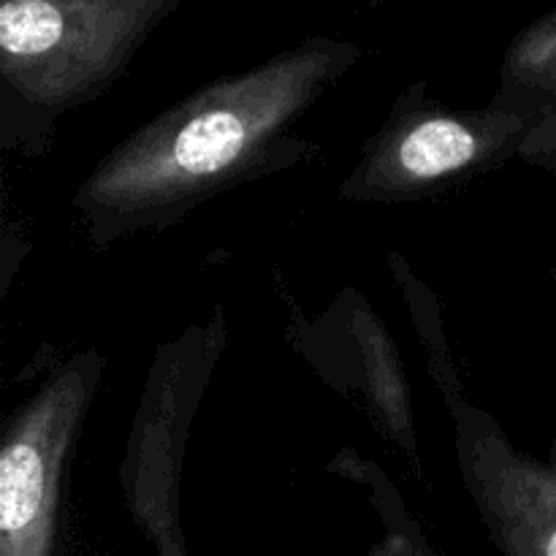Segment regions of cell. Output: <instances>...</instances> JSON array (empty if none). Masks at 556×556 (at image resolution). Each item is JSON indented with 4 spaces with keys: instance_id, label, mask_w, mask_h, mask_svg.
<instances>
[{
    "instance_id": "6da1fadb",
    "label": "cell",
    "mask_w": 556,
    "mask_h": 556,
    "mask_svg": "<svg viewBox=\"0 0 556 556\" xmlns=\"http://www.w3.org/2000/svg\"><path fill=\"white\" fill-rule=\"evenodd\" d=\"M364 58L345 38L313 36L220 76L114 144L74 193L96 248L157 233L220 193L304 161L318 144L304 114Z\"/></svg>"
},
{
    "instance_id": "7a4b0ae2",
    "label": "cell",
    "mask_w": 556,
    "mask_h": 556,
    "mask_svg": "<svg viewBox=\"0 0 556 556\" xmlns=\"http://www.w3.org/2000/svg\"><path fill=\"white\" fill-rule=\"evenodd\" d=\"M185 0H0L3 106L58 117L98 101Z\"/></svg>"
},
{
    "instance_id": "3957f363",
    "label": "cell",
    "mask_w": 556,
    "mask_h": 556,
    "mask_svg": "<svg viewBox=\"0 0 556 556\" xmlns=\"http://www.w3.org/2000/svg\"><path fill=\"white\" fill-rule=\"evenodd\" d=\"M541 117L508 103L451 109L410 85L369 136L340 199L353 204H416L454 195L525 152Z\"/></svg>"
},
{
    "instance_id": "277c9868",
    "label": "cell",
    "mask_w": 556,
    "mask_h": 556,
    "mask_svg": "<svg viewBox=\"0 0 556 556\" xmlns=\"http://www.w3.org/2000/svg\"><path fill=\"white\" fill-rule=\"evenodd\" d=\"M106 362L79 351L11 413L0 445V556H58L68 519L71 462Z\"/></svg>"
},
{
    "instance_id": "5b68a950",
    "label": "cell",
    "mask_w": 556,
    "mask_h": 556,
    "mask_svg": "<svg viewBox=\"0 0 556 556\" xmlns=\"http://www.w3.org/2000/svg\"><path fill=\"white\" fill-rule=\"evenodd\" d=\"M418 331L432 353L434 380L454 424L456 462L467 494L503 556H556V438L546 456L516 448L497 418L462 394L429 293L416 282Z\"/></svg>"
},
{
    "instance_id": "8992f818",
    "label": "cell",
    "mask_w": 556,
    "mask_h": 556,
    "mask_svg": "<svg viewBox=\"0 0 556 556\" xmlns=\"http://www.w3.org/2000/svg\"><path fill=\"white\" fill-rule=\"evenodd\" d=\"M226 348L223 309L157 348L119 467L125 508L152 543L182 538V462L201 400Z\"/></svg>"
},
{
    "instance_id": "52a82bcc",
    "label": "cell",
    "mask_w": 556,
    "mask_h": 556,
    "mask_svg": "<svg viewBox=\"0 0 556 556\" xmlns=\"http://www.w3.org/2000/svg\"><path fill=\"white\" fill-rule=\"evenodd\" d=\"M304 353L334 386L364 394L369 416L407 459L418 465L410 386L383 320L358 293L348 291L304 334Z\"/></svg>"
},
{
    "instance_id": "ba28073f",
    "label": "cell",
    "mask_w": 556,
    "mask_h": 556,
    "mask_svg": "<svg viewBox=\"0 0 556 556\" xmlns=\"http://www.w3.org/2000/svg\"><path fill=\"white\" fill-rule=\"evenodd\" d=\"M329 470L367 489L369 503H372L380 527H383V538L375 543L369 556H448L429 541L424 527L407 510L405 500L378 462L364 459V456H358V451L345 448L337 454Z\"/></svg>"
},
{
    "instance_id": "9c48e42d",
    "label": "cell",
    "mask_w": 556,
    "mask_h": 556,
    "mask_svg": "<svg viewBox=\"0 0 556 556\" xmlns=\"http://www.w3.org/2000/svg\"><path fill=\"white\" fill-rule=\"evenodd\" d=\"M155 556H188V552H185V538L155 546Z\"/></svg>"
}]
</instances>
